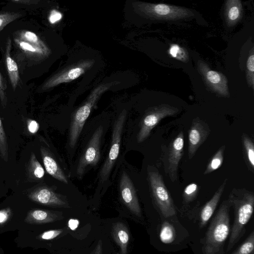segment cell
I'll use <instances>...</instances> for the list:
<instances>
[{
	"instance_id": "6da1fadb",
	"label": "cell",
	"mask_w": 254,
	"mask_h": 254,
	"mask_svg": "<svg viewBox=\"0 0 254 254\" xmlns=\"http://www.w3.org/2000/svg\"><path fill=\"white\" fill-rule=\"evenodd\" d=\"M227 200L235 210V218L230 230L226 252H229L246 232V226L254 211V194L245 189H233Z\"/></svg>"
},
{
	"instance_id": "7a4b0ae2",
	"label": "cell",
	"mask_w": 254,
	"mask_h": 254,
	"mask_svg": "<svg viewBox=\"0 0 254 254\" xmlns=\"http://www.w3.org/2000/svg\"><path fill=\"white\" fill-rule=\"evenodd\" d=\"M230 206L224 200L212 218L201 242L203 254H225L224 245L230 233Z\"/></svg>"
},
{
	"instance_id": "3957f363",
	"label": "cell",
	"mask_w": 254,
	"mask_h": 254,
	"mask_svg": "<svg viewBox=\"0 0 254 254\" xmlns=\"http://www.w3.org/2000/svg\"><path fill=\"white\" fill-rule=\"evenodd\" d=\"M120 82L114 81L101 83L90 93L86 100L73 113L69 129L68 142L74 148L81 133L83 126L93 107L102 95Z\"/></svg>"
},
{
	"instance_id": "277c9868",
	"label": "cell",
	"mask_w": 254,
	"mask_h": 254,
	"mask_svg": "<svg viewBox=\"0 0 254 254\" xmlns=\"http://www.w3.org/2000/svg\"><path fill=\"white\" fill-rule=\"evenodd\" d=\"M148 179L153 200L162 216L169 218L176 215V210L172 196L162 175L156 168L148 167Z\"/></svg>"
},
{
	"instance_id": "5b68a950",
	"label": "cell",
	"mask_w": 254,
	"mask_h": 254,
	"mask_svg": "<svg viewBox=\"0 0 254 254\" xmlns=\"http://www.w3.org/2000/svg\"><path fill=\"white\" fill-rule=\"evenodd\" d=\"M133 6L140 14L158 20H176L194 15L188 8L164 3L136 1L133 3Z\"/></svg>"
},
{
	"instance_id": "8992f818",
	"label": "cell",
	"mask_w": 254,
	"mask_h": 254,
	"mask_svg": "<svg viewBox=\"0 0 254 254\" xmlns=\"http://www.w3.org/2000/svg\"><path fill=\"white\" fill-rule=\"evenodd\" d=\"M127 115V111L124 109L115 122L110 149L100 172L101 181H106L109 177L111 171L118 157L120 150L123 130Z\"/></svg>"
},
{
	"instance_id": "52a82bcc",
	"label": "cell",
	"mask_w": 254,
	"mask_h": 254,
	"mask_svg": "<svg viewBox=\"0 0 254 254\" xmlns=\"http://www.w3.org/2000/svg\"><path fill=\"white\" fill-rule=\"evenodd\" d=\"M178 111V108L167 104L155 106L147 111L140 122V128L137 136V142L141 143L144 141L162 119L168 116H174Z\"/></svg>"
},
{
	"instance_id": "ba28073f",
	"label": "cell",
	"mask_w": 254,
	"mask_h": 254,
	"mask_svg": "<svg viewBox=\"0 0 254 254\" xmlns=\"http://www.w3.org/2000/svg\"><path fill=\"white\" fill-rule=\"evenodd\" d=\"M184 146V135L181 131L165 149H162V161L164 171L172 182L178 178L179 162L183 156Z\"/></svg>"
},
{
	"instance_id": "9c48e42d",
	"label": "cell",
	"mask_w": 254,
	"mask_h": 254,
	"mask_svg": "<svg viewBox=\"0 0 254 254\" xmlns=\"http://www.w3.org/2000/svg\"><path fill=\"white\" fill-rule=\"evenodd\" d=\"M94 63V59H85L72 64L48 79L41 88L45 90L62 83L71 82L90 69Z\"/></svg>"
},
{
	"instance_id": "30bf717a",
	"label": "cell",
	"mask_w": 254,
	"mask_h": 254,
	"mask_svg": "<svg viewBox=\"0 0 254 254\" xmlns=\"http://www.w3.org/2000/svg\"><path fill=\"white\" fill-rule=\"evenodd\" d=\"M103 132V127L99 126L94 132L79 159L76 173L82 176L88 166H96L100 157V144Z\"/></svg>"
},
{
	"instance_id": "8fae6325",
	"label": "cell",
	"mask_w": 254,
	"mask_h": 254,
	"mask_svg": "<svg viewBox=\"0 0 254 254\" xmlns=\"http://www.w3.org/2000/svg\"><path fill=\"white\" fill-rule=\"evenodd\" d=\"M28 196L32 201L41 205L54 207H69L64 196L46 186L36 188L29 193Z\"/></svg>"
},
{
	"instance_id": "7c38bea8",
	"label": "cell",
	"mask_w": 254,
	"mask_h": 254,
	"mask_svg": "<svg viewBox=\"0 0 254 254\" xmlns=\"http://www.w3.org/2000/svg\"><path fill=\"white\" fill-rule=\"evenodd\" d=\"M210 129L199 118L194 119L188 132V156L191 159L201 145L205 141Z\"/></svg>"
},
{
	"instance_id": "4fadbf2b",
	"label": "cell",
	"mask_w": 254,
	"mask_h": 254,
	"mask_svg": "<svg viewBox=\"0 0 254 254\" xmlns=\"http://www.w3.org/2000/svg\"><path fill=\"white\" fill-rule=\"evenodd\" d=\"M198 69L208 86L218 95L229 96L227 78L223 74L210 69L207 65L201 61L198 62Z\"/></svg>"
},
{
	"instance_id": "5bb4252c",
	"label": "cell",
	"mask_w": 254,
	"mask_h": 254,
	"mask_svg": "<svg viewBox=\"0 0 254 254\" xmlns=\"http://www.w3.org/2000/svg\"><path fill=\"white\" fill-rule=\"evenodd\" d=\"M119 188L123 203L133 214L141 217V208L135 188L130 178L125 171H123L122 174Z\"/></svg>"
},
{
	"instance_id": "9a60e30c",
	"label": "cell",
	"mask_w": 254,
	"mask_h": 254,
	"mask_svg": "<svg viewBox=\"0 0 254 254\" xmlns=\"http://www.w3.org/2000/svg\"><path fill=\"white\" fill-rule=\"evenodd\" d=\"M227 182V179H225L211 198L202 207L199 215L200 228L205 227L213 215L223 193Z\"/></svg>"
},
{
	"instance_id": "2e32d148",
	"label": "cell",
	"mask_w": 254,
	"mask_h": 254,
	"mask_svg": "<svg viewBox=\"0 0 254 254\" xmlns=\"http://www.w3.org/2000/svg\"><path fill=\"white\" fill-rule=\"evenodd\" d=\"M40 152L46 172L58 181L68 184L66 176L50 152L44 146L41 147Z\"/></svg>"
},
{
	"instance_id": "e0dca14e",
	"label": "cell",
	"mask_w": 254,
	"mask_h": 254,
	"mask_svg": "<svg viewBox=\"0 0 254 254\" xmlns=\"http://www.w3.org/2000/svg\"><path fill=\"white\" fill-rule=\"evenodd\" d=\"M61 215L58 212L34 209L28 212L24 221L29 224L52 223L61 219Z\"/></svg>"
},
{
	"instance_id": "ac0fdd59",
	"label": "cell",
	"mask_w": 254,
	"mask_h": 254,
	"mask_svg": "<svg viewBox=\"0 0 254 254\" xmlns=\"http://www.w3.org/2000/svg\"><path fill=\"white\" fill-rule=\"evenodd\" d=\"M11 40L8 37L6 40L5 45V62L10 82L13 89L14 90L18 85L20 77L17 64L11 56Z\"/></svg>"
},
{
	"instance_id": "d6986e66",
	"label": "cell",
	"mask_w": 254,
	"mask_h": 254,
	"mask_svg": "<svg viewBox=\"0 0 254 254\" xmlns=\"http://www.w3.org/2000/svg\"><path fill=\"white\" fill-rule=\"evenodd\" d=\"M111 234L113 239L120 247L119 254H127L129 241V233L127 227L122 222H116L113 224Z\"/></svg>"
},
{
	"instance_id": "ffe728a7",
	"label": "cell",
	"mask_w": 254,
	"mask_h": 254,
	"mask_svg": "<svg viewBox=\"0 0 254 254\" xmlns=\"http://www.w3.org/2000/svg\"><path fill=\"white\" fill-rule=\"evenodd\" d=\"M242 14V5L239 0H228L225 5V18L226 24L232 26L240 20Z\"/></svg>"
},
{
	"instance_id": "44dd1931",
	"label": "cell",
	"mask_w": 254,
	"mask_h": 254,
	"mask_svg": "<svg viewBox=\"0 0 254 254\" xmlns=\"http://www.w3.org/2000/svg\"><path fill=\"white\" fill-rule=\"evenodd\" d=\"M14 41L21 50L33 58L44 59L47 57L51 53V52L46 51L16 38H14Z\"/></svg>"
},
{
	"instance_id": "7402d4cb",
	"label": "cell",
	"mask_w": 254,
	"mask_h": 254,
	"mask_svg": "<svg viewBox=\"0 0 254 254\" xmlns=\"http://www.w3.org/2000/svg\"><path fill=\"white\" fill-rule=\"evenodd\" d=\"M46 51L51 52L47 45L34 32L26 30H21L16 32L15 37Z\"/></svg>"
},
{
	"instance_id": "603a6c76",
	"label": "cell",
	"mask_w": 254,
	"mask_h": 254,
	"mask_svg": "<svg viewBox=\"0 0 254 254\" xmlns=\"http://www.w3.org/2000/svg\"><path fill=\"white\" fill-rule=\"evenodd\" d=\"M28 177L33 181H40L45 175V170L35 155L31 152L28 166Z\"/></svg>"
},
{
	"instance_id": "cb8c5ba5",
	"label": "cell",
	"mask_w": 254,
	"mask_h": 254,
	"mask_svg": "<svg viewBox=\"0 0 254 254\" xmlns=\"http://www.w3.org/2000/svg\"><path fill=\"white\" fill-rule=\"evenodd\" d=\"M176 237V232L174 226L169 222H164L161 227L159 238L164 244H169L174 242Z\"/></svg>"
},
{
	"instance_id": "d4e9b609",
	"label": "cell",
	"mask_w": 254,
	"mask_h": 254,
	"mask_svg": "<svg viewBox=\"0 0 254 254\" xmlns=\"http://www.w3.org/2000/svg\"><path fill=\"white\" fill-rule=\"evenodd\" d=\"M225 149V145H223L217 150L208 163L204 172V175L210 174L221 166L223 162Z\"/></svg>"
},
{
	"instance_id": "484cf974",
	"label": "cell",
	"mask_w": 254,
	"mask_h": 254,
	"mask_svg": "<svg viewBox=\"0 0 254 254\" xmlns=\"http://www.w3.org/2000/svg\"><path fill=\"white\" fill-rule=\"evenodd\" d=\"M242 142L247 161L250 168H254V144L251 138L244 133L242 136Z\"/></svg>"
},
{
	"instance_id": "4316f807",
	"label": "cell",
	"mask_w": 254,
	"mask_h": 254,
	"mask_svg": "<svg viewBox=\"0 0 254 254\" xmlns=\"http://www.w3.org/2000/svg\"><path fill=\"white\" fill-rule=\"evenodd\" d=\"M254 231H252L247 239L231 254H254Z\"/></svg>"
},
{
	"instance_id": "83f0119b",
	"label": "cell",
	"mask_w": 254,
	"mask_h": 254,
	"mask_svg": "<svg viewBox=\"0 0 254 254\" xmlns=\"http://www.w3.org/2000/svg\"><path fill=\"white\" fill-rule=\"evenodd\" d=\"M0 156L5 162L8 160V149L4 129L0 117Z\"/></svg>"
},
{
	"instance_id": "f1b7e54d",
	"label": "cell",
	"mask_w": 254,
	"mask_h": 254,
	"mask_svg": "<svg viewBox=\"0 0 254 254\" xmlns=\"http://www.w3.org/2000/svg\"><path fill=\"white\" fill-rule=\"evenodd\" d=\"M21 16L22 14L18 12L4 11L0 12V32L7 25Z\"/></svg>"
},
{
	"instance_id": "f546056e",
	"label": "cell",
	"mask_w": 254,
	"mask_h": 254,
	"mask_svg": "<svg viewBox=\"0 0 254 254\" xmlns=\"http://www.w3.org/2000/svg\"><path fill=\"white\" fill-rule=\"evenodd\" d=\"M169 53L172 57L182 62L186 63L189 61L188 52L178 45H172L169 50Z\"/></svg>"
},
{
	"instance_id": "4dcf8cb0",
	"label": "cell",
	"mask_w": 254,
	"mask_h": 254,
	"mask_svg": "<svg viewBox=\"0 0 254 254\" xmlns=\"http://www.w3.org/2000/svg\"><path fill=\"white\" fill-rule=\"evenodd\" d=\"M198 192V185L195 183L188 185L184 189L183 193V200L189 203L193 200Z\"/></svg>"
},
{
	"instance_id": "1f68e13d",
	"label": "cell",
	"mask_w": 254,
	"mask_h": 254,
	"mask_svg": "<svg viewBox=\"0 0 254 254\" xmlns=\"http://www.w3.org/2000/svg\"><path fill=\"white\" fill-rule=\"evenodd\" d=\"M247 77L248 82L253 88L254 83V52H252L248 59L247 63Z\"/></svg>"
},
{
	"instance_id": "d6a6232c",
	"label": "cell",
	"mask_w": 254,
	"mask_h": 254,
	"mask_svg": "<svg viewBox=\"0 0 254 254\" xmlns=\"http://www.w3.org/2000/svg\"><path fill=\"white\" fill-rule=\"evenodd\" d=\"M63 231V229L50 230L42 233L39 235V238L45 240H52L60 235Z\"/></svg>"
},
{
	"instance_id": "836d02e7",
	"label": "cell",
	"mask_w": 254,
	"mask_h": 254,
	"mask_svg": "<svg viewBox=\"0 0 254 254\" xmlns=\"http://www.w3.org/2000/svg\"><path fill=\"white\" fill-rule=\"evenodd\" d=\"M5 89V84L0 72V102L3 107L6 106L7 103Z\"/></svg>"
},
{
	"instance_id": "e575fe53",
	"label": "cell",
	"mask_w": 254,
	"mask_h": 254,
	"mask_svg": "<svg viewBox=\"0 0 254 254\" xmlns=\"http://www.w3.org/2000/svg\"><path fill=\"white\" fill-rule=\"evenodd\" d=\"M63 18L62 13L57 9H52L49 14L48 20L51 24L59 22Z\"/></svg>"
},
{
	"instance_id": "d590c367",
	"label": "cell",
	"mask_w": 254,
	"mask_h": 254,
	"mask_svg": "<svg viewBox=\"0 0 254 254\" xmlns=\"http://www.w3.org/2000/svg\"><path fill=\"white\" fill-rule=\"evenodd\" d=\"M27 127L28 131L31 134H35L38 131L40 126L38 123L34 120H27Z\"/></svg>"
},
{
	"instance_id": "8d00e7d4",
	"label": "cell",
	"mask_w": 254,
	"mask_h": 254,
	"mask_svg": "<svg viewBox=\"0 0 254 254\" xmlns=\"http://www.w3.org/2000/svg\"><path fill=\"white\" fill-rule=\"evenodd\" d=\"M11 213V210L10 208L0 210V225L5 223L9 219Z\"/></svg>"
},
{
	"instance_id": "74e56055",
	"label": "cell",
	"mask_w": 254,
	"mask_h": 254,
	"mask_svg": "<svg viewBox=\"0 0 254 254\" xmlns=\"http://www.w3.org/2000/svg\"><path fill=\"white\" fill-rule=\"evenodd\" d=\"M89 254H102V242L100 240L94 249Z\"/></svg>"
},
{
	"instance_id": "f35d334b",
	"label": "cell",
	"mask_w": 254,
	"mask_h": 254,
	"mask_svg": "<svg viewBox=\"0 0 254 254\" xmlns=\"http://www.w3.org/2000/svg\"><path fill=\"white\" fill-rule=\"evenodd\" d=\"M77 220L70 219L68 222V226L71 230H74L78 225Z\"/></svg>"
},
{
	"instance_id": "ab89813d",
	"label": "cell",
	"mask_w": 254,
	"mask_h": 254,
	"mask_svg": "<svg viewBox=\"0 0 254 254\" xmlns=\"http://www.w3.org/2000/svg\"><path fill=\"white\" fill-rule=\"evenodd\" d=\"M11 2H13L14 3H21V4H29L30 3L35 2L36 1H34V0H11Z\"/></svg>"
}]
</instances>
